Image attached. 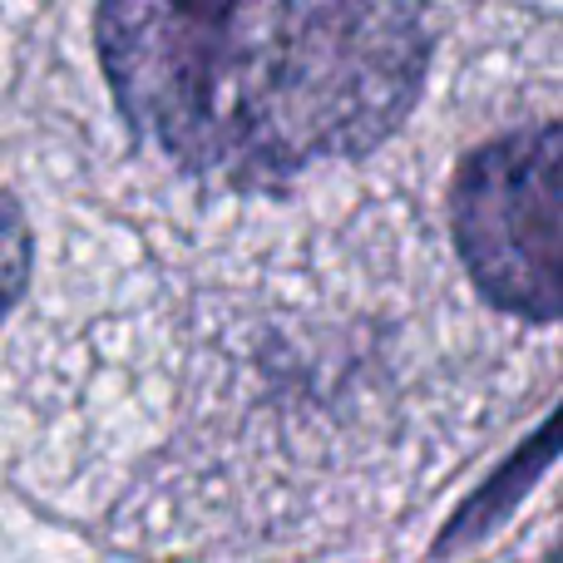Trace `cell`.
I'll use <instances>...</instances> for the list:
<instances>
[{
  "label": "cell",
  "mask_w": 563,
  "mask_h": 563,
  "mask_svg": "<svg viewBox=\"0 0 563 563\" xmlns=\"http://www.w3.org/2000/svg\"><path fill=\"white\" fill-rule=\"evenodd\" d=\"M95 45L134 139L218 194H282L406 124L435 20L430 0H99Z\"/></svg>",
  "instance_id": "obj_1"
},
{
  "label": "cell",
  "mask_w": 563,
  "mask_h": 563,
  "mask_svg": "<svg viewBox=\"0 0 563 563\" xmlns=\"http://www.w3.org/2000/svg\"><path fill=\"white\" fill-rule=\"evenodd\" d=\"M450 233L489 307L529 327H554L563 317V129L554 119L460 158Z\"/></svg>",
  "instance_id": "obj_2"
},
{
  "label": "cell",
  "mask_w": 563,
  "mask_h": 563,
  "mask_svg": "<svg viewBox=\"0 0 563 563\" xmlns=\"http://www.w3.org/2000/svg\"><path fill=\"white\" fill-rule=\"evenodd\" d=\"M30 267H35V243H30V223L10 194H0V321L15 311V301L30 287Z\"/></svg>",
  "instance_id": "obj_3"
}]
</instances>
